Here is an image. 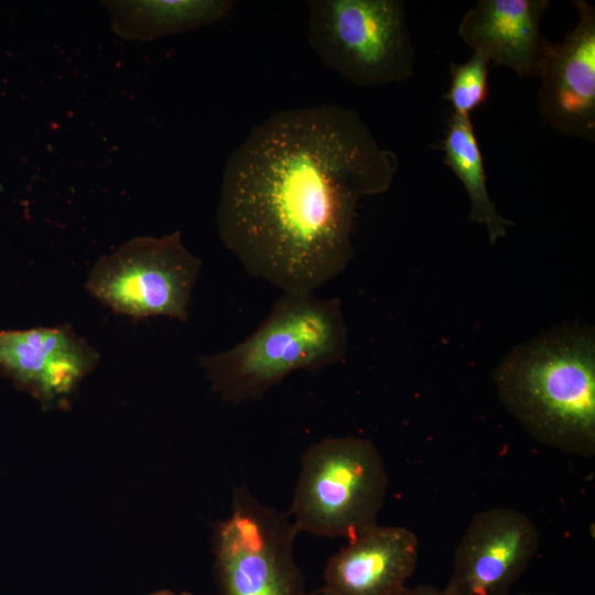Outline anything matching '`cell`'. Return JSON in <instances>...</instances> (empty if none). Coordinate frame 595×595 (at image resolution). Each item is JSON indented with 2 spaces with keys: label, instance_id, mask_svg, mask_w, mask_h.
<instances>
[{
  "label": "cell",
  "instance_id": "8",
  "mask_svg": "<svg viewBox=\"0 0 595 595\" xmlns=\"http://www.w3.org/2000/svg\"><path fill=\"white\" fill-rule=\"evenodd\" d=\"M540 547L534 521L510 507L477 512L454 552L444 589L451 595H511Z\"/></svg>",
  "mask_w": 595,
  "mask_h": 595
},
{
  "label": "cell",
  "instance_id": "17",
  "mask_svg": "<svg viewBox=\"0 0 595 595\" xmlns=\"http://www.w3.org/2000/svg\"><path fill=\"white\" fill-rule=\"evenodd\" d=\"M150 595H194L193 593H190V592H180V593H176V592H173V591H170V589H160V591H156Z\"/></svg>",
  "mask_w": 595,
  "mask_h": 595
},
{
  "label": "cell",
  "instance_id": "12",
  "mask_svg": "<svg viewBox=\"0 0 595 595\" xmlns=\"http://www.w3.org/2000/svg\"><path fill=\"white\" fill-rule=\"evenodd\" d=\"M549 0H479L462 18L458 34L474 53L537 77L553 43L540 32Z\"/></svg>",
  "mask_w": 595,
  "mask_h": 595
},
{
  "label": "cell",
  "instance_id": "6",
  "mask_svg": "<svg viewBox=\"0 0 595 595\" xmlns=\"http://www.w3.org/2000/svg\"><path fill=\"white\" fill-rule=\"evenodd\" d=\"M202 266L183 245L180 230L162 237L140 236L100 257L85 289L118 315L187 322Z\"/></svg>",
  "mask_w": 595,
  "mask_h": 595
},
{
  "label": "cell",
  "instance_id": "9",
  "mask_svg": "<svg viewBox=\"0 0 595 595\" xmlns=\"http://www.w3.org/2000/svg\"><path fill=\"white\" fill-rule=\"evenodd\" d=\"M100 360L71 325L0 329V377L43 409H66Z\"/></svg>",
  "mask_w": 595,
  "mask_h": 595
},
{
  "label": "cell",
  "instance_id": "7",
  "mask_svg": "<svg viewBox=\"0 0 595 595\" xmlns=\"http://www.w3.org/2000/svg\"><path fill=\"white\" fill-rule=\"evenodd\" d=\"M291 518L259 501L247 487L234 489L229 515L212 536L219 595H305L294 556Z\"/></svg>",
  "mask_w": 595,
  "mask_h": 595
},
{
  "label": "cell",
  "instance_id": "1",
  "mask_svg": "<svg viewBox=\"0 0 595 595\" xmlns=\"http://www.w3.org/2000/svg\"><path fill=\"white\" fill-rule=\"evenodd\" d=\"M399 169L357 110L337 104L279 110L229 154L216 225L250 275L282 293H314L354 257L356 210Z\"/></svg>",
  "mask_w": 595,
  "mask_h": 595
},
{
  "label": "cell",
  "instance_id": "4",
  "mask_svg": "<svg viewBox=\"0 0 595 595\" xmlns=\"http://www.w3.org/2000/svg\"><path fill=\"white\" fill-rule=\"evenodd\" d=\"M289 517L298 532L351 539L376 526L389 478L375 443L360 436H329L301 456Z\"/></svg>",
  "mask_w": 595,
  "mask_h": 595
},
{
  "label": "cell",
  "instance_id": "11",
  "mask_svg": "<svg viewBox=\"0 0 595 595\" xmlns=\"http://www.w3.org/2000/svg\"><path fill=\"white\" fill-rule=\"evenodd\" d=\"M419 558L416 534L405 527L376 524L326 562L324 588L332 595H398Z\"/></svg>",
  "mask_w": 595,
  "mask_h": 595
},
{
  "label": "cell",
  "instance_id": "13",
  "mask_svg": "<svg viewBox=\"0 0 595 595\" xmlns=\"http://www.w3.org/2000/svg\"><path fill=\"white\" fill-rule=\"evenodd\" d=\"M111 15L116 34L128 40L151 41L193 31L225 19L230 0H137L102 1Z\"/></svg>",
  "mask_w": 595,
  "mask_h": 595
},
{
  "label": "cell",
  "instance_id": "3",
  "mask_svg": "<svg viewBox=\"0 0 595 595\" xmlns=\"http://www.w3.org/2000/svg\"><path fill=\"white\" fill-rule=\"evenodd\" d=\"M348 333L338 298L282 293L259 327L235 346L199 358L212 390L241 404L262 398L295 371L344 359Z\"/></svg>",
  "mask_w": 595,
  "mask_h": 595
},
{
  "label": "cell",
  "instance_id": "15",
  "mask_svg": "<svg viewBox=\"0 0 595 595\" xmlns=\"http://www.w3.org/2000/svg\"><path fill=\"white\" fill-rule=\"evenodd\" d=\"M489 61L478 53L463 64L451 63L450 87L444 98L451 104L453 112L470 116L488 99Z\"/></svg>",
  "mask_w": 595,
  "mask_h": 595
},
{
  "label": "cell",
  "instance_id": "10",
  "mask_svg": "<svg viewBox=\"0 0 595 595\" xmlns=\"http://www.w3.org/2000/svg\"><path fill=\"white\" fill-rule=\"evenodd\" d=\"M578 22L553 44L538 73L540 116L564 137L595 142V8L573 0Z\"/></svg>",
  "mask_w": 595,
  "mask_h": 595
},
{
  "label": "cell",
  "instance_id": "14",
  "mask_svg": "<svg viewBox=\"0 0 595 595\" xmlns=\"http://www.w3.org/2000/svg\"><path fill=\"white\" fill-rule=\"evenodd\" d=\"M444 164L463 183L470 199L469 220L483 225L490 244L507 235L512 221L496 209L488 190L482 151L470 116L453 112L443 141Z\"/></svg>",
  "mask_w": 595,
  "mask_h": 595
},
{
  "label": "cell",
  "instance_id": "19",
  "mask_svg": "<svg viewBox=\"0 0 595 595\" xmlns=\"http://www.w3.org/2000/svg\"><path fill=\"white\" fill-rule=\"evenodd\" d=\"M321 595H332V594H329V593L326 592V591H322V594H321Z\"/></svg>",
  "mask_w": 595,
  "mask_h": 595
},
{
  "label": "cell",
  "instance_id": "16",
  "mask_svg": "<svg viewBox=\"0 0 595 595\" xmlns=\"http://www.w3.org/2000/svg\"><path fill=\"white\" fill-rule=\"evenodd\" d=\"M398 595H451L444 588L421 584L415 587H404Z\"/></svg>",
  "mask_w": 595,
  "mask_h": 595
},
{
  "label": "cell",
  "instance_id": "18",
  "mask_svg": "<svg viewBox=\"0 0 595 595\" xmlns=\"http://www.w3.org/2000/svg\"><path fill=\"white\" fill-rule=\"evenodd\" d=\"M516 595H555V594H552V593H540V594H533V593H526V592H522V593H518Z\"/></svg>",
  "mask_w": 595,
  "mask_h": 595
},
{
  "label": "cell",
  "instance_id": "2",
  "mask_svg": "<svg viewBox=\"0 0 595 595\" xmlns=\"http://www.w3.org/2000/svg\"><path fill=\"white\" fill-rule=\"evenodd\" d=\"M493 380L504 407L532 439L570 455L594 456L593 327H554L517 345Z\"/></svg>",
  "mask_w": 595,
  "mask_h": 595
},
{
  "label": "cell",
  "instance_id": "5",
  "mask_svg": "<svg viewBox=\"0 0 595 595\" xmlns=\"http://www.w3.org/2000/svg\"><path fill=\"white\" fill-rule=\"evenodd\" d=\"M307 37L322 64L350 84L378 87L414 73L401 0H310Z\"/></svg>",
  "mask_w": 595,
  "mask_h": 595
}]
</instances>
